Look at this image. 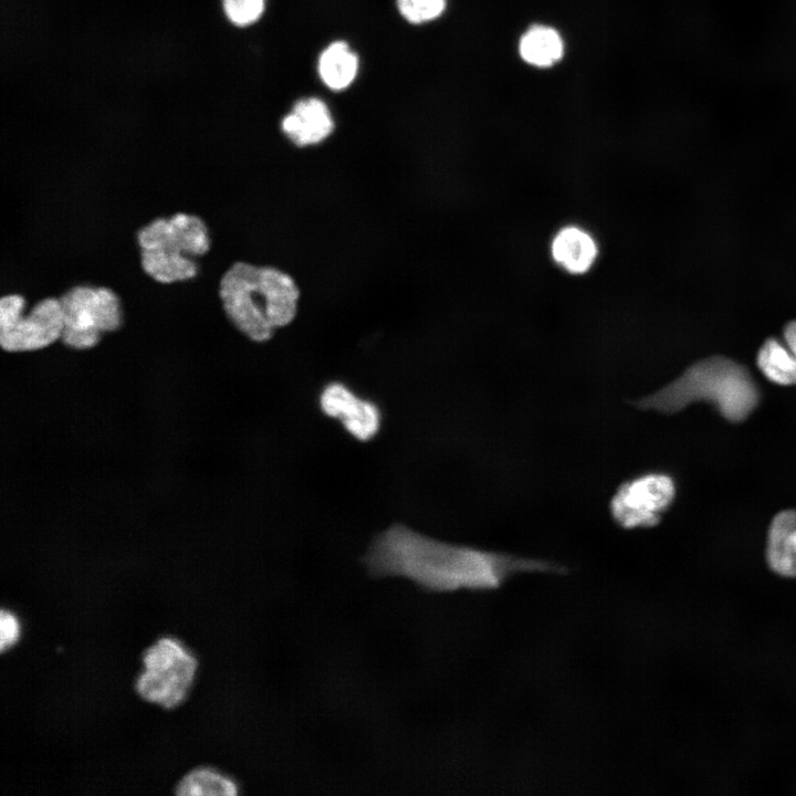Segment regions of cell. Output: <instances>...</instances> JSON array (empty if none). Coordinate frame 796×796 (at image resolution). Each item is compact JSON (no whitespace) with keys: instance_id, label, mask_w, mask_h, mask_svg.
<instances>
[{"instance_id":"obj_16","label":"cell","mask_w":796,"mask_h":796,"mask_svg":"<svg viewBox=\"0 0 796 796\" xmlns=\"http://www.w3.org/2000/svg\"><path fill=\"white\" fill-rule=\"evenodd\" d=\"M237 782L211 768H198L188 773L177 785L175 793L185 795H237Z\"/></svg>"},{"instance_id":"obj_7","label":"cell","mask_w":796,"mask_h":796,"mask_svg":"<svg viewBox=\"0 0 796 796\" xmlns=\"http://www.w3.org/2000/svg\"><path fill=\"white\" fill-rule=\"evenodd\" d=\"M143 661L145 669L136 680L137 693L167 709L179 704L193 681L195 657L178 640L165 637L145 651Z\"/></svg>"},{"instance_id":"obj_18","label":"cell","mask_w":796,"mask_h":796,"mask_svg":"<svg viewBox=\"0 0 796 796\" xmlns=\"http://www.w3.org/2000/svg\"><path fill=\"white\" fill-rule=\"evenodd\" d=\"M229 20L240 27L255 22L264 10V0H223Z\"/></svg>"},{"instance_id":"obj_3","label":"cell","mask_w":796,"mask_h":796,"mask_svg":"<svg viewBox=\"0 0 796 796\" xmlns=\"http://www.w3.org/2000/svg\"><path fill=\"white\" fill-rule=\"evenodd\" d=\"M699 400L713 402L724 418L740 422L757 407L760 391L744 366L724 356H711L633 405L642 410L674 413Z\"/></svg>"},{"instance_id":"obj_10","label":"cell","mask_w":796,"mask_h":796,"mask_svg":"<svg viewBox=\"0 0 796 796\" xmlns=\"http://www.w3.org/2000/svg\"><path fill=\"white\" fill-rule=\"evenodd\" d=\"M334 126L327 105L316 97L298 100L281 122L283 134L297 147L320 144Z\"/></svg>"},{"instance_id":"obj_9","label":"cell","mask_w":796,"mask_h":796,"mask_svg":"<svg viewBox=\"0 0 796 796\" xmlns=\"http://www.w3.org/2000/svg\"><path fill=\"white\" fill-rule=\"evenodd\" d=\"M318 404L326 416L339 419L346 431L359 441H368L379 431L378 406L358 397L342 383H328L320 394Z\"/></svg>"},{"instance_id":"obj_6","label":"cell","mask_w":796,"mask_h":796,"mask_svg":"<svg viewBox=\"0 0 796 796\" xmlns=\"http://www.w3.org/2000/svg\"><path fill=\"white\" fill-rule=\"evenodd\" d=\"M25 298L11 293L0 300V344L9 353L42 349L61 338L64 318L59 297H45L28 312Z\"/></svg>"},{"instance_id":"obj_12","label":"cell","mask_w":796,"mask_h":796,"mask_svg":"<svg viewBox=\"0 0 796 796\" xmlns=\"http://www.w3.org/2000/svg\"><path fill=\"white\" fill-rule=\"evenodd\" d=\"M756 364L771 381L796 385V320L785 325L781 338L768 337L762 344Z\"/></svg>"},{"instance_id":"obj_15","label":"cell","mask_w":796,"mask_h":796,"mask_svg":"<svg viewBox=\"0 0 796 796\" xmlns=\"http://www.w3.org/2000/svg\"><path fill=\"white\" fill-rule=\"evenodd\" d=\"M519 53L527 64L548 67L562 59L564 43L555 29L533 25L521 36Z\"/></svg>"},{"instance_id":"obj_2","label":"cell","mask_w":796,"mask_h":796,"mask_svg":"<svg viewBox=\"0 0 796 796\" xmlns=\"http://www.w3.org/2000/svg\"><path fill=\"white\" fill-rule=\"evenodd\" d=\"M218 295L232 325L249 339L263 343L291 324L298 311L300 289L283 270L234 262L222 274Z\"/></svg>"},{"instance_id":"obj_1","label":"cell","mask_w":796,"mask_h":796,"mask_svg":"<svg viewBox=\"0 0 796 796\" xmlns=\"http://www.w3.org/2000/svg\"><path fill=\"white\" fill-rule=\"evenodd\" d=\"M363 561L373 576L405 577L439 593L493 590L521 573H567L558 563L448 543L398 523L374 538Z\"/></svg>"},{"instance_id":"obj_13","label":"cell","mask_w":796,"mask_h":796,"mask_svg":"<svg viewBox=\"0 0 796 796\" xmlns=\"http://www.w3.org/2000/svg\"><path fill=\"white\" fill-rule=\"evenodd\" d=\"M766 557L775 573L796 577V510L782 511L772 520Z\"/></svg>"},{"instance_id":"obj_17","label":"cell","mask_w":796,"mask_h":796,"mask_svg":"<svg viewBox=\"0 0 796 796\" xmlns=\"http://www.w3.org/2000/svg\"><path fill=\"white\" fill-rule=\"evenodd\" d=\"M400 14L412 24L437 19L446 8V0H397Z\"/></svg>"},{"instance_id":"obj_5","label":"cell","mask_w":796,"mask_h":796,"mask_svg":"<svg viewBox=\"0 0 796 796\" xmlns=\"http://www.w3.org/2000/svg\"><path fill=\"white\" fill-rule=\"evenodd\" d=\"M64 326L61 342L76 350L96 346L119 329L124 313L119 296L107 286L74 285L59 296Z\"/></svg>"},{"instance_id":"obj_11","label":"cell","mask_w":796,"mask_h":796,"mask_svg":"<svg viewBox=\"0 0 796 796\" xmlns=\"http://www.w3.org/2000/svg\"><path fill=\"white\" fill-rule=\"evenodd\" d=\"M553 261L569 274L588 272L598 258V244L590 232L576 224L561 228L552 238Z\"/></svg>"},{"instance_id":"obj_8","label":"cell","mask_w":796,"mask_h":796,"mask_svg":"<svg viewBox=\"0 0 796 796\" xmlns=\"http://www.w3.org/2000/svg\"><path fill=\"white\" fill-rule=\"evenodd\" d=\"M675 496L673 479L664 473H647L625 481L612 495L610 514L625 530L652 527Z\"/></svg>"},{"instance_id":"obj_19","label":"cell","mask_w":796,"mask_h":796,"mask_svg":"<svg viewBox=\"0 0 796 796\" xmlns=\"http://www.w3.org/2000/svg\"><path fill=\"white\" fill-rule=\"evenodd\" d=\"M0 649L4 651L12 646L19 637V624L17 618L6 609L0 614Z\"/></svg>"},{"instance_id":"obj_14","label":"cell","mask_w":796,"mask_h":796,"mask_svg":"<svg viewBox=\"0 0 796 796\" xmlns=\"http://www.w3.org/2000/svg\"><path fill=\"white\" fill-rule=\"evenodd\" d=\"M358 64V56L345 41H334L322 51L317 69L327 87L342 91L355 80Z\"/></svg>"},{"instance_id":"obj_4","label":"cell","mask_w":796,"mask_h":796,"mask_svg":"<svg viewBox=\"0 0 796 796\" xmlns=\"http://www.w3.org/2000/svg\"><path fill=\"white\" fill-rule=\"evenodd\" d=\"M143 271L157 283H181L198 275L199 259L211 248L206 222L197 214L177 212L156 218L136 233Z\"/></svg>"}]
</instances>
